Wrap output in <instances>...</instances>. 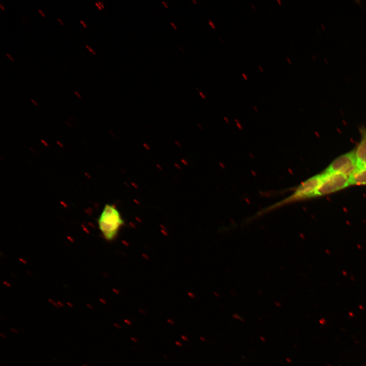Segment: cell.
Segmentation results:
<instances>
[{
    "label": "cell",
    "instance_id": "cell-1",
    "mask_svg": "<svg viewBox=\"0 0 366 366\" xmlns=\"http://www.w3.org/2000/svg\"><path fill=\"white\" fill-rule=\"evenodd\" d=\"M124 224L120 212L113 204H106L98 219L99 229L103 237L108 241L117 238Z\"/></svg>",
    "mask_w": 366,
    "mask_h": 366
},
{
    "label": "cell",
    "instance_id": "cell-2",
    "mask_svg": "<svg viewBox=\"0 0 366 366\" xmlns=\"http://www.w3.org/2000/svg\"><path fill=\"white\" fill-rule=\"evenodd\" d=\"M356 169L355 149L337 158L323 173L340 174L349 177L356 170Z\"/></svg>",
    "mask_w": 366,
    "mask_h": 366
},
{
    "label": "cell",
    "instance_id": "cell-3",
    "mask_svg": "<svg viewBox=\"0 0 366 366\" xmlns=\"http://www.w3.org/2000/svg\"><path fill=\"white\" fill-rule=\"evenodd\" d=\"M322 179L317 192V197L326 195L348 186L349 177L336 173H322Z\"/></svg>",
    "mask_w": 366,
    "mask_h": 366
},
{
    "label": "cell",
    "instance_id": "cell-4",
    "mask_svg": "<svg viewBox=\"0 0 366 366\" xmlns=\"http://www.w3.org/2000/svg\"><path fill=\"white\" fill-rule=\"evenodd\" d=\"M361 139L355 149L356 170L366 169V127L360 130Z\"/></svg>",
    "mask_w": 366,
    "mask_h": 366
},
{
    "label": "cell",
    "instance_id": "cell-5",
    "mask_svg": "<svg viewBox=\"0 0 366 366\" xmlns=\"http://www.w3.org/2000/svg\"><path fill=\"white\" fill-rule=\"evenodd\" d=\"M349 183L352 185H366V169L356 170L349 176Z\"/></svg>",
    "mask_w": 366,
    "mask_h": 366
},
{
    "label": "cell",
    "instance_id": "cell-6",
    "mask_svg": "<svg viewBox=\"0 0 366 366\" xmlns=\"http://www.w3.org/2000/svg\"><path fill=\"white\" fill-rule=\"evenodd\" d=\"M208 22H209V24L210 25V26L212 27V28L215 29V26L214 24L213 23V22L211 21V20H209Z\"/></svg>",
    "mask_w": 366,
    "mask_h": 366
},
{
    "label": "cell",
    "instance_id": "cell-7",
    "mask_svg": "<svg viewBox=\"0 0 366 366\" xmlns=\"http://www.w3.org/2000/svg\"><path fill=\"white\" fill-rule=\"evenodd\" d=\"M242 76H243V77L245 79H246V80L248 79V78L247 75L245 74L244 73H242Z\"/></svg>",
    "mask_w": 366,
    "mask_h": 366
},
{
    "label": "cell",
    "instance_id": "cell-8",
    "mask_svg": "<svg viewBox=\"0 0 366 366\" xmlns=\"http://www.w3.org/2000/svg\"><path fill=\"white\" fill-rule=\"evenodd\" d=\"M85 46L90 51H91L93 52V53L94 55L96 54L94 52V51L89 47H88L87 45H86Z\"/></svg>",
    "mask_w": 366,
    "mask_h": 366
},
{
    "label": "cell",
    "instance_id": "cell-9",
    "mask_svg": "<svg viewBox=\"0 0 366 366\" xmlns=\"http://www.w3.org/2000/svg\"><path fill=\"white\" fill-rule=\"evenodd\" d=\"M199 93L202 97L203 98L205 99V96L204 95V94L202 93L199 91Z\"/></svg>",
    "mask_w": 366,
    "mask_h": 366
},
{
    "label": "cell",
    "instance_id": "cell-10",
    "mask_svg": "<svg viewBox=\"0 0 366 366\" xmlns=\"http://www.w3.org/2000/svg\"><path fill=\"white\" fill-rule=\"evenodd\" d=\"M95 4H96V5L98 7V8H99L100 10H101V7L99 6V5L97 3H96Z\"/></svg>",
    "mask_w": 366,
    "mask_h": 366
},
{
    "label": "cell",
    "instance_id": "cell-11",
    "mask_svg": "<svg viewBox=\"0 0 366 366\" xmlns=\"http://www.w3.org/2000/svg\"><path fill=\"white\" fill-rule=\"evenodd\" d=\"M6 55L10 58V59L12 60H13V59L8 54H6Z\"/></svg>",
    "mask_w": 366,
    "mask_h": 366
},
{
    "label": "cell",
    "instance_id": "cell-12",
    "mask_svg": "<svg viewBox=\"0 0 366 366\" xmlns=\"http://www.w3.org/2000/svg\"><path fill=\"white\" fill-rule=\"evenodd\" d=\"M258 67H259L260 70L261 71V72L263 71V68L260 65L258 66Z\"/></svg>",
    "mask_w": 366,
    "mask_h": 366
},
{
    "label": "cell",
    "instance_id": "cell-13",
    "mask_svg": "<svg viewBox=\"0 0 366 366\" xmlns=\"http://www.w3.org/2000/svg\"><path fill=\"white\" fill-rule=\"evenodd\" d=\"M171 24L173 26V27H174V29H176V26L174 25V23L171 22Z\"/></svg>",
    "mask_w": 366,
    "mask_h": 366
},
{
    "label": "cell",
    "instance_id": "cell-14",
    "mask_svg": "<svg viewBox=\"0 0 366 366\" xmlns=\"http://www.w3.org/2000/svg\"><path fill=\"white\" fill-rule=\"evenodd\" d=\"M80 22L83 24V25L85 27H86V25L83 23V22L82 20H80Z\"/></svg>",
    "mask_w": 366,
    "mask_h": 366
},
{
    "label": "cell",
    "instance_id": "cell-15",
    "mask_svg": "<svg viewBox=\"0 0 366 366\" xmlns=\"http://www.w3.org/2000/svg\"><path fill=\"white\" fill-rule=\"evenodd\" d=\"M38 11L43 16H45L44 14L42 13V12L40 9L38 10Z\"/></svg>",
    "mask_w": 366,
    "mask_h": 366
},
{
    "label": "cell",
    "instance_id": "cell-16",
    "mask_svg": "<svg viewBox=\"0 0 366 366\" xmlns=\"http://www.w3.org/2000/svg\"><path fill=\"white\" fill-rule=\"evenodd\" d=\"M98 3L101 5V6L102 7V8H104V6H103V4H102V3H101L100 2H99Z\"/></svg>",
    "mask_w": 366,
    "mask_h": 366
},
{
    "label": "cell",
    "instance_id": "cell-17",
    "mask_svg": "<svg viewBox=\"0 0 366 366\" xmlns=\"http://www.w3.org/2000/svg\"><path fill=\"white\" fill-rule=\"evenodd\" d=\"M162 3H163V4H164V6H165V7L167 8H168L167 5H166V4L164 3V2H162Z\"/></svg>",
    "mask_w": 366,
    "mask_h": 366
},
{
    "label": "cell",
    "instance_id": "cell-18",
    "mask_svg": "<svg viewBox=\"0 0 366 366\" xmlns=\"http://www.w3.org/2000/svg\"><path fill=\"white\" fill-rule=\"evenodd\" d=\"M287 59L288 62L290 64V63H291V62H290V59H289V58L288 57H287Z\"/></svg>",
    "mask_w": 366,
    "mask_h": 366
},
{
    "label": "cell",
    "instance_id": "cell-19",
    "mask_svg": "<svg viewBox=\"0 0 366 366\" xmlns=\"http://www.w3.org/2000/svg\"><path fill=\"white\" fill-rule=\"evenodd\" d=\"M75 93L78 96V97H80V96L76 91H75Z\"/></svg>",
    "mask_w": 366,
    "mask_h": 366
},
{
    "label": "cell",
    "instance_id": "cell-20",
    "mask_svg": "<svg viewBox=\"0 0 366 366\" xmlns=\"http://www.w3.org/2000/svg\"><path fill=\"white\" fill-rule=\"evenodd\" d=\"M57 20L60 22V23L62 24H63V25L64 24L62 22V21L59 18H57Z\"/></svg>",
    "mask_w": 366,
    "mask_h": 366
},
{
    "label": "cell",
    "instance_id": "cell-21",
    "mask_svg": "<svg viewBox=\"0 0 366 366\" xmlns=\"http://www.w3.org/2000/svg\"><path fill=\"white\" fill-rule=\"evenodd\" d=\"M251 6L253 7L254 10L255 11V10H256V9H255V7L253 6V5L252 4V5H251Z\"/></svg>",
    "mask_w": 366,
    "mask_h": 366
},
{
    "label": "cell",
    "instance_id": "cell-22",
    "mask_svg": "<svg viewBox=\"0 0 366 366\" xmlns=\"http://www.w3.org/2000/svg\"><path fill=\"white\" fill-rule=\"evenodd\" d=\"M11 330L13 331H14V332H18L17 330H15L14 329H12V328L11 329Z\"/></svg>",
    "mask_w": 366,
    "mask_h": 366
},
{
    "label": "cell",
    "instance_id": "cell-23",
    "mask_svg": "<svg viewBox=\"0 0 366 366\" xmlns=\"http://www.w3.org/2000/svg\"><path fill=\"white\" fill-rule=\"evenodd\" d=\"M277 1L278 2V3H279L280 5H281V0H278Z\"/></svg>",
    "mask_w": 366,
    "mask_h": 366
},
{
    "label": "cell",
    "instance_id": "cell-24",
    "mask_svg": "<svg viewBox=\"0 0 366 366\" xmlns=\"http://www.w3.org/2000/svg\"><path fill=\"white\" fill-rule=\"evenodd\" d=\"M0 6H1V7L2 9V10H4V8H3V7H2V4H0Z\"/></svg>",
    "mask_w": 366,
    "mask_h": 366
}]
</instances>
